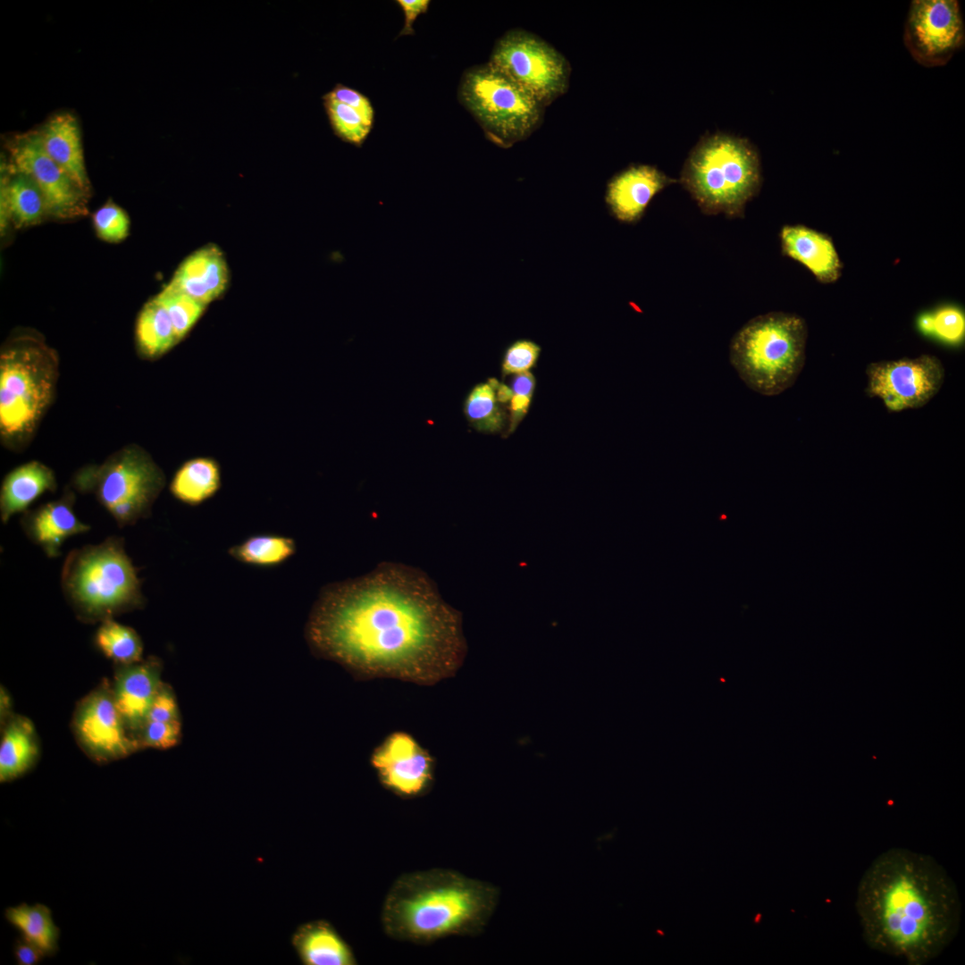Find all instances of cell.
<instances>
[{"label": "cell", "instance_id": "1", "mask_svg": "<svg viewBox=\"0 0 965 965\" xmlns=\"http://www.w3.org/2000/svg\"><path fill=\"white\" fill-rule=\"evenodd\" d=\"M306 637L316 652L363 676L420 684L450 677L466 652L457 611L423 572L393 563L323 587Z\"/></svg>", "mask_w": 965, "mask_h": 965}, {"label": "cell", "instance_id": "2", "mask_svg": "<svg viewBox=\"0 0 965 965\" xmlns=\"http://www.w3.org/2000/svg\"><path fill=\"white\" fill-rule=\"evenodd\" d=\"M855 908L871 949L924 965L938 957L961 926L955 883L932 856L894 847L863 873Z\"/></svg>", "mask_w": 965, "mask_h": 965}, {"label": "cell", "instance_id": "3", "mask_svg": "<svg viewBox=\"0 0 965 965\" xmlns=\"http://www.w3.org/2000/svg\"><path fill=\"white\" fill-rule=\"evenodd\" d=\"M493 885L435 868L399 877L382 903L381 922L390 938L428 944L480 934L497 906Z\"/></svg>", "mask_w": 965, "mask_h": 965}, {"label": "cell", "instance_id": "4", "mask_svg": "<svg viewBox=\"0 0 965 965\" xmlns=\"http://www.w3.org/2000/svg\"><path fill=\"white\" fill-rule=\"evenodd\" d=\"M679 182L703 214L743 217L762 184L758 149L745 138L706 134L690 151Z\"/></svg>", "mask_w": 965, "mask_h": 965}, {"label": "cell", "instance_id": "5", "mask_svg": "<svg viewBox=\"0 0 965 965\" xmlns=\"http://www.w3.org/2000/svg\"><path fill=\"white\" fill-rule=\"evenodd\" d=\"M61 588L84 622H102L146 602L138 568L125 550L123 538L115 535L72 550L63 565Z\"/></svg>", "mask_w": 965, "mask_h": 965}, {"label": "cell", "instance_id": "6", "mask_svg": "<svg viewBox=\"0 0 965 965\" xmlns=\"http://www.w3.org/2000/svg\"><path fill=\"white\" fill-rule=\"evenodd\" d=\"M59 375L55 350L32 336L6 344L0 355V437L23 449L53 402Z\"/></svg>", "mask_w": 965, "mask_h": 965}, {"label": "cell", "instance_id": "7", "mask_svg": "<svg viewBox=\"0 0 965 965\" xmlns=\"http://www.w3.org/2000/svg\"><path fill=\"white\" fill-rule=\"evenodd\" d=\"M808 327L798 315L770 312L748 321L732 338L729 359L742 381L765 396L792 387L806 358Z\"/></svg>", "mask_w": 965, "mask_h": 965}, {"label": "cell", "instance_id": "8", "mask_svg": "<svg viewBox=\"0 0 965 965\" xmlns=\"http://www.w3.org/2000/svg\"><path fill=\"white\" fill-rule=\"evenodd\" d=\"M458 98L487 138L503 148L530 137L542 122L546 108L490 63L464 73Z\"/></svg>", "mask_w": 965, "mask_h": 965}, {"label": "cell", "instance_id": "9", "mask_svg": "<svg viewBox=\"0 0 965 965\" xmlns=\"http://www.w3.org/2000/svg\"><path fill=\"white\" fill-rule=\"evenodd\" d=\"M72 482L78 491L93 493L117 525L124 527L151 515L165 476L145 449L129 445L101 465L80 468Z\"/></svg>", "mask_w": 965, "mask_h": 965}, {"label": "cell", "instance_id": "10", "mask_svg": "<svg viewBox=\"0 0 965 965\" xmlns=\"http://www.w3.org/2000/svg\"><path fill=\"white\" fill-rule=\"evenodd\" d=\"M545 107L568 88L566 58L540 37L521 29L507 31L496 42L490 62Z\"/></svg>", "mask_w": 965, "mask_h": 965}, {"label": "cell", "instance_id": "11", "mask_svg": "<svg viewBox=\"0 0 965 965\" xmlns=\"http://www.w3.org/2000/svg\"><path fill=\"white\" fill-rule=\"evenodd\" d=\"M903 42L927 68L943 66L964 46L965 27L956 0H914L907 14Z\"/></svg>", "mask_w": 965, "mask_h": 965}, {"label": "cell", "instance_id": "12", "mask_svg": "<svg viewBox=\"0 0 965 965\" xmlns=\"http://www.w3.org/2000/svg\"><path fill=\"white\" fill-rule=\"evenodd\" d=\"M866 373L868 394L879 398L892 412L925 406L940 390L945 377L941 361L930 355L871 363Z\"/></svg>", "mask_w": 965, "mask_h": 965}, {"label": "cell", "instance_id": "13", "mask_svg": "<svg viewBox=\"0 0 965 965\" xmlns=\"http://www.w3.org/2000/svg\"><path fill=\"white\" fill-rule=\"evenodd\" d=\"M72 726L82 749L96 762L121 759L140 749L127 730L105 681L78 704Z\"/></svg>", "mask_w": 965, "mask_h": 965}, {"label": "cell", "instance_id": "14", "mask_svg": "<svg viewBox=\"0 0 965 965\" xmlns=\"http://www.w3.org/2000/svg\"><path fill=\"white\" fill-rule=\"evenodd\" d=\"M11 172L29 176L39 189L46 214L72 218L87 212L85 192L46 153L39 132L19 137L11 148Z\"/></svg>", "mask_w": 965, "mask_h": 965}, {"label": "cell", "instance_id": "15", "mask_svg": "<svg viewBox=\"0 0 965 965\" xmlns=\"http://www.w3.org/2000/svg\"><path fill=\"white\" fill-rule=\"evenodd\" d=\"M370 762L382 786L402 798L422 796L433 783V758L406 732L389 734L373 750Z\"/></svg>", "mask_w": 965, "mask_h": 965}, {"label": "cell", "instance_id": "16", "mask_svg": "<svg viewBox=\"0 0 965 965\" xmlns=\"http://www.w3.org/2000/svg\"><path fill=\"white\" fill-rule=\"evenodd\" d=\"M654 165L634 164L621 170L607 183L605 202L609 214L623 223H636L653 197L676 183Z\"/></svg>", "mask_w": 965, "mask_h": 965}, {"label": "cell", "instance_id": "17", "mask_svg": "<svg viewBox=\"0 0 965 965\" xmlns=\"http://www.w3.org/2000/svg\"><path fill=\"white\" fill-rule=\"evenodd\" d=\"M161 669V662L155 657L120 665L116 669L112 686L114 703L127 730L135 739L163 684Z\"/></svg>", "mask_w": 965, "mask_h": 965}, {"label": "cell", "instance_id": "18", "mask_svg": "<svg viewBox=\"0 0 965 965\" xmlns=\"http://www.w3.org/2000/svg\"><path fill=\"white\" fill-rule=\"evenodd\" d=\"M73 503L74 496L67 491L59 499L22 513L20 524L25 535L50 558L61 556L68 538L90 530L77 517Z\"/></svg>", "mask_w": 965, "mask_h": 965}, {"label": "cell", "instance_id": "19", "mask_svg": "<svg viewBox=\"0 0 965 965\" xmlns=\"http://www.w3.org/2000/svg\"><path fill=\"white\" fill-rule=\"evenodd\" d=\"M782 253L805 266L822 283L836 281L843 264L831 238L805 225H785L780 231Z\"/></svg>", "mask_w": 965, "mask_h": 965}, {"label": "cell", "instance_id": "20", "mask_svg": "<svg viewBox=\"0 0 965 965\" xmlns=\"http://www.w3.org/2000/svg\"><path fill=\"white\" fill-rule=\"evenodd\" d=\"M227 283L225 258L217 247L209 245L189 255L169 285L207 306L223 293Z\"/></svg>", "mask_w": 965, "mask_h": 965}, {"label": "cell", "instance_id": "21", "mask_svg": "<svg viewBox=\"0 0 965 965\" xmlns=\"http://www.w3.org/2000/svg\"><path fill=\"white\" fill-rule=\"evenodd\" d=\"M39 135L46 153L83 192H88L89 181L80 130L75 116L69 113L54 115L44 125Z\"/></svg>", "mask_w": 965, "mask_h": 965}, {"label": "cell", "instance_id": "22", "mask_svg": "<svg viewBox=\"0 0 965 965\" xmlns=\"http://www.w3.org/2000/svg\"><path fill=\"white\" fill-rule=\"evenodd\" d=\"M55 472L39 461H29L11 470L3 479L0 490V518L5 524L46 491H55Z\"/></svg>", "mask_w": 965, "mask_h": 965}, {"label": "cell", "instance_id": "23", "mask_svg": "<svg viewBox=\"0 0 965 965\" xmlns=\"http://www.w3.org/2000/svg\"><path fill=\"white\" fill-rule=\"evenodd\" d=\"M291 944L305 965H355L357 960L350 946L325 920H313L300 925Z\"/></svg>", "mask_w": 965, "mask_h": 965}, {"label": "cell", "instance_id": "24", "mask_svg": "<svg viewBox=\"0 0 965 965\" xmlns=\"http://www.w3.org/2000/svg\"><path fill=\"white\" fill-rule=\"evenodd\" d=\"M38 755L33 723L26 717L12 716L4 724L0 743V782H10L26 774Z\"/></svg>", "mask_w": 965, "mask_h": 965}, {"label": "cell", "instance_id": "25", "mask_svg": "<svg viewBox=\"0 0 965 965\" xmlns=\"http://www.w3.org/2000/svg\"><path fill=\"white\" fill-rule=\"evenodd\" d=\"M13 177L1 180V231L12 221L17 227L38 223L46 214L43 196L27 175L11 172Z\"/></svg>", "mask_w": 965, "mask_h": 965}, {"label": "cell", "instance_id": "26", "mask_svg": "<svg viewBox=\"0 0 965 965\" xmlns=\"http://www.w3.org/2000/svg\"><path fill=\"white\" fill-rule=\"evenodd\" d=\"M222 486L220 464L210 457H197L184 462L173 474L169 490L179 501L198 506L213 498Z\"/></svg>", "mask_w": 965, "mask_h": 965}, {"label": "cell", "instance_id": "27", "mask_svg": "<svg viewBox=\"0 0 965 965\" xmlns=\"http://www.w3.org/2000/svg\"><path fill=\"white\" fill-rule=\"evenodd\" d=\"M135 335L138 349L147 359L162 357L179 342L166 309L155 298L139 312Z\"/></svg>", "mask_w": 965, "mask_h": 965}, {"label": "cell", "instance_id": "28", "mask_svg": "<svg viewBox=\"0 0 965 965\" xmlns=\"http://www.w3.org/2000/svg\"><path fill=\"white\" fill-rule=\"evenodd\" d=\"M4 918L21 936L38 946L46 956L59 949L60 929L54 922L51 910L42 904L21 903L4 910Z\"/></svg>", "mask_w": 965, "mask_h": 965}, {"label": "cell", "instance_id": "29", "mask_svg": "<svg viewBox=\"0 0 965 965\" xmlns=\"http://www.w3.org/2000/svg\"><path fill=\"white\" fill-rule=\"evenodd\" d=\"M296 552L297 543L293 538L276 533L249 535L228 549V554L235 560L259 568L279 566Z\"/></svg>", "mask_w": 965, "mask_h": 965}, {"label": "cell", "instance_id": "30", "mask_svg": "<svg viewBox=\"0 0 965 965\" xmlns=\"http://www.w3.org/2000/svg\"><path fill=\"white\" fill-rule=\"evenodd\" d=\"M94 642L105 657L119 665L142 660L143 642L140 636L133 628L113 618L101 622L95 634Z\"/></svg>", "mask_w": 965, "mask_h": 965}, {"label": "cell", "instance_id": "31", "mask_svg": "<svg viewBox=\"0 0 965 965\" xmlns=\"http://www.w3.org/2000/svg\"><path fill=\"white\" fill-rule=\"evenodd\" d=\"M464 412L469 423L480 432H497L506 424L507 415L491 379L472 389L466 399Z\"/></svg>", "mask_w": 965, "mask_h": 965}, {"label": "cell", "instance_id": "32", "mask_svg": "<svg viewBox=\"0 0 965 965\" xmlns=\"http://www.w3.org/2000/svg\"><path fill=\"white\" fill-rule=\"evenodd\" d=\"M325 113L333 133L341 140L361 146L372 129L358 111L348 105L323 96Z\"/></svg>", "mask_w": 965, "mask_h": 965}, {"label": "cell", "instance_id": "33", "mask_svg": "<svg viewBox=\"0 0 965 965\" xmlns=\"http://www.w3.org/2000/svg\"><path fill=\"white\" fill-rule=\"evenodd\" d=\"M155 298L166 309L179 342L195 326L206 306L169 284Z\"/></svg>", "mask_w": 965, "mask_h": 965}, {"label": "cell", "instance_id": "34", "mask_svg": "<svg viewBox=\"0 0 965 965\" xmlns=\"http://www.w3.org/2000/svg\"><path fill=\"white\" fill-rule=\"evenodd\" d=\"M535 387L536 380L531 371L511 376L509 384L511 396L508 402V434L515 432L526 415L532 404Z\"/></svg>", "mask_w": 965, "mask_h": 965}, {"label": "cell", "instance_id": "35", "mask_svg": "<svg viewBox=\"0 0 965 965\" xmlns=\"http://www.w3.org/2000/svg\"><path fill=\"white\" fill-rule=\"evenodd\" d=\"M97 236L109 242L123 240L129 233L130 220L127 213L114 203H106L93 215Z\"/></svg>", "mask_w": 965, "mask_h": 965}, {"label": "cell", "instance_id": "36", "mask_svg": "<svg viewBox=\"0 0 965 965\" xmlns=\"http://www.w3.org/2000/svg\"><path fill=\"white\" fill-rule=\"evenodd\" d=\"M541 351V346L532 340L520 339L512 342L503 355V377L530 372L536 366Z\"/></svg>", "mask_w": 965, "mask_h": 965}, {"label": "cell", "instance_id": "37", "mask_svg": "<svg viewBox=\"0 0 965 965\" xmlns=\"http://www.w3.org/2000/svg\"><path fill=\"white\" fill-rule=\"evenodd\" d=\"M181 737V723L146 721L136 740L140 748L165 750L175 746Z\"/></svg>", "mask_w": 965, "mask_h": 965}, {"label": "cell", "instance_id": "38", "mask_svg": "<svg viewBox=\"0 0 965 965\" xmlns=\"http://www.w3.org/2000/svg\"><path fill=\"white\" fill-rule=\"evenodd\" d=\"M933 336L949 344H960L964 340L965 317L961 308L944 306L932 312Z\"/></svg>", "mask_w": 965, "mask_h": 965}, {"label": "cell", "instance_id": "39", "mask_svg": "<svg viewBox=\"0 0 965 965\" xmlns=\"http://www.w3.org/2000/svg\"><path fill=\"white\" fill-rule=\"evenodd\" d=\"M146 721H180L176 698L167 684H161L150 705Z\"/></svg>", "mask_w": 965, "mask_h": 965}, {"label": "cell", "instance_id": "40", "mask_svg": "<svg viewBox=\"0 0 965 965\" xmlns=\"http://www.w3.org/2000/svg\"><path fill=\"white\" fill-rule=\"evenodd\" d=\"M325 96L349 105L358 111L370 123L373 122V109L369 99L359 91L338 83Z\"/></svg>", "mask_w": 965, "mask_h": 965}, {"label": "cell", "instance_id": "41", "mask_svg": "<svg viewBox=\"0 0 965 965\" xmlns=\"http://www.w3.org/2000/svg\"><path fill=\"white\" fill-rule=\"evenodd\" d=\"M13 951L19 965H36L46 956L38 946L21 936L15 940Z\"/></svg>", "mask_w": 965, "mask_h": 965}, {"label": "cell", "instance_id": "42", "mask_svg": "<svg viewBox=\"0 0 965 965\" xmlns=\"http://www.w3.org/2000/svg\"><path fill=\"white\" fill-rule=\"evenodd\" d=\"M397 3L402 8L405 14V23L399 36L414 34L413 23L420 14L424 13L427 11L430 1L399 0Z\"/></svg>", "mask_w": 965, "mask_h": 965}, {"label": "cell", "instance_id": "43", "mask_svg": "<svg viewBox=\"0 0 965 965\" xmlns=\"http://www.w3.org/2000/svg\"><path fill=\"white\" fill-rule=\"evenodd\" d=\"M919 330L927 336H933V315L932 312H925L919 315L917 320Z\"/></svg>", "mask_w": 965, "mask_h": 965}, {"label": "cell", "instance_id": "44", "mask_svg": "<svg viewBox=\"0 0 965 965\" xmlns=\"http://www.w3.org/2000/svg\"><path fill=\"white\" fill-rule=\"evenodd\" d=\"M10 708H11L10 698H9L8 694L5 692V690L2 688L1 689V717H2V719L3 718L4 719V724L7 721V719H6L7 717L6 716L8 714V710L10 709Z\"/></svg>", "mask_w": 965, "mask_h": 965}]
</instances>
